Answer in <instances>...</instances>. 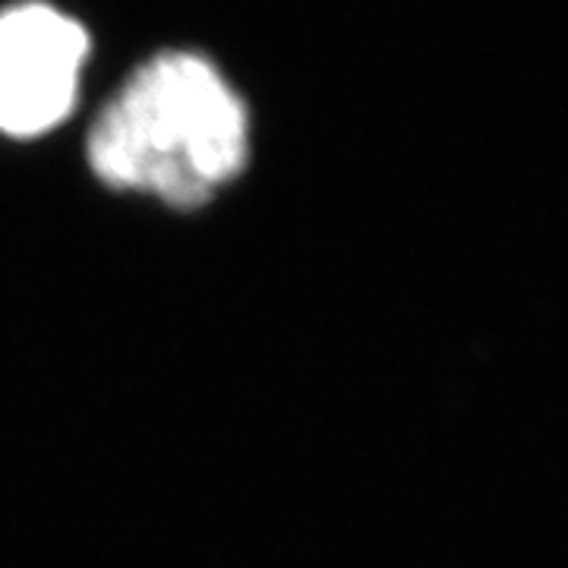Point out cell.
Here are the masks:
<instances>
[{
  "label": "cell",
  "mask_w": 568,
  "mask_h": 568,
  "mask_svg": "<svg viewBox=\"0 0 568 568\" xmlns=\"http://www.w3.org/2000/svg\"><path fill=\"white\" fill-rule=\"evenodd\" d=\"M250 121L219 67L190 51L145 61L104 104L89 164L108 186L171 205L209 203L244 171Z\"/></svg>",
  "instance_id": "cell-1"
},
{
  "label": "cell",
  "mask_w": 568,
  "mask_h": 568,
  "mask_svg": "<svg viewBox=\"0 0 568 568\" xmlns=\"http://www.w3.org/2000/svg\"><path fill=\"white\" fill-rule=\"evenodd\" d=\"M89 36L48 3L0 13V133L32 140L73 111Z\"/></svg>",
  "instance_id": "cell-2"
}]
</instances>
